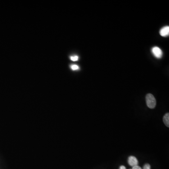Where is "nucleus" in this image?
Listing matches in <instances>:
<instances>
[{"mask_svg":"<svg viewBox=\"0 0 169 169\" xmlns=\"http://www.w3.org/2000/svg\"><path fill=\"white\" fill-rule=\"evenodd\" d=\"M159 33H160L161 36H163V37L168 36L169 34V26H166L162 28L160 30Z\"/></svg>","mask_w":169,"mask_h":169,"instance_id":"20e7f679","label":"nucleus"},{"mask_svg":"<svg viewBox=\"0 0 169 169\" xmlns=\"http://www.w3.org/2000/svg\"><path fill=\"white\" fill-rule=\"evenodd\" d=\"M163 121L165 126L169 127V113H167L164 116L163 118Z\"/></svg>","mask_w":169,"mask_h":169,"instance_id":"39448f33","label":"nucleus"},{"mask_svg":"<svg viewBox=\"0 0 169 169\" xmlns=\"http://www.w3.org/2000/svg\"><path fill=\"white\" fill-rule=\"evenodd\" d=\"M146 103L147 106L150 109H154L156 106V100L152 94H147L146 97Z\"/></svg>","mask_w":169,"mask_h":169,"instance_id":"f257e3e1","label":"nucleus"},{"mask_svg":"<svg viewBox=\"0 0 169 169\" xmlns=\"http://www.w3.org/2000/svg\"><path fill=\"white\" fill-rule=\"evenodd\" d=\"M119 169H126V167L124 166H123V165H122V166H121L119 167Z\"/></svg>","mask_w":169,"mask_h":169,"instance_id":"9d476101","label":"nucleus"},{"mask_svg":"<svg viewBox=\"0 0 169 169\" xmlns=\"http://www.w3.org/2000/svg\"><path fill=\"white\" fill-rule=\"evenodd\" d=\"M131 169H142L141 168V167L139 166L138 165H136L135 166L132 167V168Z\"/></svg>","mask_w":169,"mask_h":169,"instance_id":"1a4fd4ad","label":"nucleus"},{"mask_svg":"<svg viewBox=\"0 0 169 169\" xmlns=\"http://www.w3.org/2000/svg\"><path fill=\"white\" fill-rule=\"evenodd\" d=\"M143 169H151V166H150V164H146L144 165Z\"/></svg>","mask_w":169,"mask_h":169,"instance_id":"6e6552de","label":"nucleus"},{"mask_svg":"<svg viewBox=\"0 0 169 169\" xmlns=\"http://www.w3.org/2000/svg\"><path fill=\"white\" fill-rule=\"evenodd\" d=\"M70 58L73 61H77L78 60V57L77 55H75V56H70Z\"/></svg>","mask_w":169,"mask_h":169,"instance_id":"0eeeda50","label":"nucleus"},{"mask_svg":"<svg viewBox=\"0 0 169 169\" xmlns=\"http://www.w3.org/2000/svg\"><path fill=\"white\" fill-rule=\"evenodd\" d=\"M128 163L131 166H135L138 164V161L135 156H130L128 158Z\"/></svg>","mask_w":169,"mask_h":169,"instance_id":"7ed1b4c3","label":"nucleus"},{"mask_svg":"<svg viewBox=\"0 0 169 169\" xmlns=\"http://www.w3.org/2000/svg\"><path fill=\"white\" fill-rule=\"evenodd\" d=\"M70 68L73 70H78L79 69V67L77 66V65H76V64L72 65L70 66Z\"/></svg>","mask_w":169,"mask_h":169,"instance_id":"423d86ee","label":"nucleus"},{"mask_svg":"<svg viewBox=\"0 0 169 169\" xmlns=\"http://www.w3.org/2000/svg\"><path fill=\"white\" fill-rule=\"evenodd\" d=\"M152 52L154 56L158 58H161L163 56V52L161 49L158 47H153L152 49Z\"/></svg>","mask_w":169,"mask_h":169,"instance_id":"f03ea898","label":"nucleus"}]
</instances>
